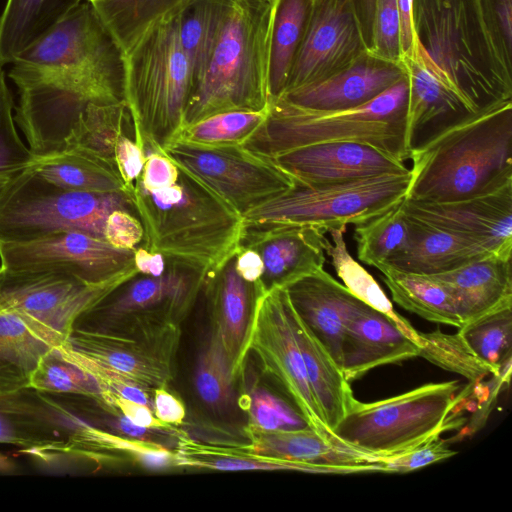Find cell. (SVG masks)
Returning a JSON list of instances; mask_svg holds the SVG:
<instances>
[{
	"label": "cell",
	"mask_w": 512,
	"mask_h": 512,
	"mask_svg": "<svg viewBox=\"0 0 512 512\" xmlns=\"http://www.w3.org/2000/svg\"><path fill=\"white\" fill-rule=\"evenodd\" d=\"M413 27L476 113L512 101V0H412Z\"/></svg>",
	"instance_id": "1"
},
{
	"label": "cell",
	"mask_w": 512,
	"mask_h": 512,
	"mask_svg": "<svg viewBox=\"0 0 512 512\" xmlns=\"http://www.w3.org/2000/svg\"><path fill=\"white\" fill-rule=\"evenodd\" d=\"M173 185L148 191L136 180L129 194L144 228L143 246L188 266L205 281L240 249L244 217L188 173Z\"/></svg>",
	"instance_id": "2"
},
{
	"label": "cell",
	"mask_w": 512,
	"mask_h": 512,
	"mask_svg": "<svg viewBox=\"0 0 512 512\" xmlns=\"http://www.w3.org/2000/svg\"><path fill=\"white\" fill-rule=\"evenodd\" d=\"M407 199L442 203L512 182V101L475 113L411 151Z\"/></svg>",
	"instance_id": "3"
},
{
	"label": "cell",
	"mask_w": 512,
	"mask_h": 512,
	"mask_svg": "<svg viewBox=\"0 0 512 512\" xmlns=\"http://www.w3.org/2000/svg\"><path fill=\"white\" fill-rule=\"evenodd\" d=\"M275 3L234 1L194 82L184 126L220 112L261 111L269 107V53Z\"/></svg>",
	"instance_id": "4"
},
{
	"label": "cell",
	"mask_w": 512,
	"mask_h": 512,
	"mask_svg": "<svg viewBox=\"0 0 512 512\" xmlns=\"http://www.w3.org/2000/svg\"><path fill=\"white\" fill-rule=\"evenodd\" d=\"M181 11L158 19L123 54L124 102L146 150L161 152L184 127L193 73L180 40Z\"/></svg>",
	"instance_id": "5"
},
{
	"label": "cell",
	"mask_w": 512,
	"mask_h": 512,
	"mask_svg": "<svg viewBox=\"0 0 512 512\" xmlns=\"http://www.w3.org/2000/svg\"><path fill=\"white\" fill-rule=\"evenodd\" d=\"M407 98V77L372 101L347 110L313 111L272 98L266 120L243 146L272 157L316 143L351 141L405 161Z\"/></svg>",
	"instance_id": "6"
},
{
	"label": "cell",
	"mask_w": 512,
	"mask_h": 512,
	"mask_svg": "<svg viewBox=\"0 0 512 512\" xmlns=\"http://www.w3.org/2000/svg\"><path fill=\"white\" fill-rule=\"evenodd\" d=\"M458 390L453 380L369 403L353 397L331 433L347 447L373 457L403 453L460 424L449 417L464 395H456Z\"/></svg>",
	"instance_id": "7"
},
{
	"label": "cell",
	"mask_w": 512,
	"mask_h": 512,
	"mask_svg": "<svg viewBox=\"0 0 512 512\" xmlns=\"http://www.w3.org/2000/svg\"><path fill=\"white\" fill-rule=\"evenodd\" d=\"M76 325L58 351L73 362L109 370L145 390L173 378L180 328L174 319L131 314Z\"/></svg>",
	"instance_id": "8"
},
{
	"label": "cell",
	"mask_w": 512,
	"mask_h": 512,
	"mask_svg": "<svg viewBox=\"0 0 512 512\" xmlns=\"http://www.w3.org/2000/svg\"><path fill=\"white\" fill-rule=\"evenodd\" d=\"M117 209L135 214L126 193L66 190L25 168L0 183V242L73 230L104 238L106 219Z\"/></svg>",
	"instance_id": "9"
},
{
	"label": "cell",
	"mask_w": 512,
	"mask_h": 512,
	"mask_svg": "<svg viewBox=\"0 0 512 512\" xmlns=\"http://www.w3.org/2000/svg\"><path fill=\"white\" fill-rule=\"evenodd\" d=\"M411 171L356 181L294 186L244 216L246 226L312 225L327 233L380 215L407 196Z\"/></svg>",
	"instance_id": "10"
},
{
	"label": "cell",
	"mask_w": 512,
	"mask_h": 512,
	"mask_svg": "<svg viewBox=\"0 0 512 512\" xmlns=\"http://www.w3.org/2000/svg\"><path fill=\"white\" fill-rule=\"evenodd\" d=\"M12 64L20 71L86 78L123 95V53L87 0H82Z\"/></svg>",
	"instance_id": "11"
},
{
	"label": "cell",
	"mask_w": 512,
	"mask_h": 512,
	"mask_svg": "<svg viewBox=\"0 0 512 512\" xmlns=\"http://www.w3.org/2000/svg\"><path fill=\"white\" fill-rule=\"evenodd\" d=\"M139 275L135 266L99 283L58 272L0 274V310L11 311L50 337L58 347L75 325L124 283Z\"/></svg>",
	"instance_id": "12"
},
{
	"label": "cell",
	"mask_w": 512,
	"mask_h": 512,
	"mask_svg": "<svg viewBox=\"0 0 512 512\" xmlns=\"http://www.w3.org/2000/svg\"><path fill=\"white\" fill-rule=\"evenodd\" d=\"M161 152L243 217L295 183L271 158L243 145H198L175 139Z\"/></svg>",
	"instance_id": "13"
},
{
	"label": "cell",
	"mask_w": 512,
	"mask_h": 512,
	"mask_svg": "<svg viewBox=\"0 0 512 512\" xmlns=\"http://www.w3.org/2000/svg\"><path fill=\"white\" fill-rule=\"evenodd\" d=\"M252 351L267 373L300 409L311 427L339 442L325 426L311 392L295 336L285 287L259 290L252 309L245 352Z\"/></svg>",
	"instance_id": "14"
},
{
	"label": "cell",
	"mask_w": 512,
	"mask_h": 512,
	"mask_svg": "<svg viewBox=\"0 0 512 512\" xmlns=\"http://www.w3.org/2000/svg\"><path fill=\"white\" fill-rule=\"evenodd\" d=\"M0 266L6 272H58L87 283H99L134 263L133 250L116 249L102 237L73 230L0 242Z\"/></svg>",
	"instance_id": "15"
},
{
	"label": "cell",
	"mask_w": 512,
	"mask_h": 512,
	"mask_svg": "<svg viewBox=\"0 0 512 512\" xmlns=\"http://www.w3.org/2000/svg\"><path fill=\"white\" fill-rule=\"evenodd\" d=\"M366 52L353 1L317 0L311 4L305 35L283 94L333 76Z\"/></svg>",
	"instance_id": "16"
},
{
	"label": "cell",
	"mask_w": 512,
	"mask_h": 512,
	"mask_svg": "<svg viewBox=\"0 0 512 512\" xmlns=\"http://www.w3.org/2000/svg\"><path fill=\"white\" fill-rule=\"evenodd\" d=\"M407 215L465 238L492 255L511 257L512 182L474 197L442 203L403 200Z\"/></svg>",
	"instance_id": "17"
},
{
	"label": "cell",
	"mask_w": 512,
	"mask_h": 512,
	"mask_svg": "<svg viewBox=\"0 0 512 512\" xmlns=\"http://www.w3.org/2000/svg\"><path fill=\"white\" fill-rule=\"evenodd\" d=\"M86 422L45 393L23 389L0 393V444L43 455L75 453Z\"/></svg>",
	"instance_id": "18"
},
{
	"label": "cell",
	"mask_w": 512,
	"mask_h": 512,
	"mask_svg": "<svg viewBox=\"0 0 512 512\" xmlns=\"http://www.w3.org/2000/svg\"><path fill=\"white\" fill-rule=\"evenodd\" d=\"M269 158L295 181L305 184L348 182L410 171L398 157L351 141L316 143Z\"/></svg>",
	"instance_id": "19"
},
{
	"label": "cell",
	"mask_w": 512,
	"mask_h": 512,
	"mask_svg": "<svg viewBox=\"0 0 512 512\" xmlns=\"http://www.w3.org/2000/svg\"><path fill=\"white\" fill-rule=\"evenodd\" d=\"M408 82L406 147L417 149L445 129L475 114L439 77L417 37L401 58Z\"/></svg>",
	"instance_id": "20"
},
{
	"label": "cell",
	"mask_w": 512,
	"mask_h": 512,
	"mask_svg": "<svg viewBox=\"0 0 512 512\" xmlns=\"http://www.w3.org/2000/svg\"><path fill=\"white\" fill-rule=\"evenodd\" d=\"M327 232L312 225L246 226L241 246L263 262V290L286 287L323 268Z\"/></svg>",
	"instance_id": "21"
},
{
	"label": "cell",
	"mask_w": 512,
	"mask_h": 512,
	"mask_svg": "<svg viewBox=\"0 0 512 512\" xmlns=\"http://www.w3.org/2000/svg\"><path fill=\"white\" fill-rule=\"evenodd\" d=\"M141 276L124 283L85 316L105 319L140 314L176 320L188 310L205 282L196 270L171 261L162 275Z\"/></svg>",
	"instance_id": "22"
},
{
	"label": "cell",
	"mask_w": 512,
	"mask_h": 512,
	"mask_svg": "<svg viewBox=\"0 0 512 512\" xmlns=\"http://www.w3.org/2000/svg\"><path fill=\"white\" fill-rule=\"evenodd\" d=\"M406 77L402 63L369 52L333 76L278 97L313 111H339L364 105Z\"/></svg>",
	"instance_id": "23"
},
{
	"label": "cell",
	"mask_w": 512,
	"mask_h": 512,
	"mask_svg": "<svg viewBox=\"0 0 512 512\" xmlns=\"http://www.w3.org/2000/svg\"><path fill=\"white\" fill-rule=\"evenodd\" d=\"M341 352V370L350 382L378 366L418 357L420 348L390 317L360 301L346 325Z\"/></svg>",
	"instance_id": "24"
},
{
	"label": "cell",
	"mask_w": 512,
	"mask_h": 512,
	"mask_svg": "<svg viewBox=\"0 0 512 512\" xmlns=\"http://www.w3.org/2000/svg\"><path fill=\"white\" fill-rule=\"evenodd\" d=\"M285 289L298 317L341 369L346 325L361 300L323 268L290 283Z\"/></svg>",
	"instance_id": "25"
},
{
	"label": "cell",
	"mask_w": 512,
	"mask_h": 512,
	"mask_svg": "<svg viewBox=\"0 0 512 512\" xmlns=\"http://www.w3.org/2000/svg\"><path fill=\"white\" fill-rule=\"evenodd\" d=\"M246 449L263 457L333 468L338 474L381 472L378 458L334 442L314 429L265 431L247 426Z\"/></svg>",
	"instance_id": "26"
},
{
	"label": "cell",
	"mask_w": 512,
	"mask_h": 512,
	"mask_svg": "<svg viewBox=\"0 0 512 512\" xmlns=\"http://www.w3.org/2000/svg\"><path fill=\"white\" fill-rule=\"evenodd\" d=\"M430 276L451 292L462 325L499 309L512 307L511 257L489 255Z\"/></svg>",
	"instance_id": "27"
},
{
	"label": "cell",
	"mask_w": 512,
	"mask_h": 512,
	"mask_svg": "<svg viewBox=\"0 0 512 512\" xmlns=\"http://www.w3.org/2000/svg\"><path fill=\"white\" fill-rule=\"evenodd\" d=\"M204 285L210 302L213 324L217 328L234 378L246 357L245 344L259 283L245 281L236 271L234 257Z\"/></svg>",
	"instance_id": "28"
},
{
	"label": "cell",
	"mask_w": 512,
	"mask_h": 512,
	"mask_svg": "<svg viewBox=\"0 0 512 512\" xmlns=\"http://www.w3.org/2000/svg\"><path fill=\"white\" fill-rule=\"evenodd\" d=\"M407 216L410 220L408 245L383 266L403 272L436 275L492 255L465 238Z\"/></svg>",
	"instance_id": "29"
},
{
	"label": "cell",
	"mask_w": 512,
	"mask_h": 512,
	"mask_svg": "<svg viewBox=\"0 0 512 512\" xmlns=\"http://www.w3.org/2000/svg\"><path fill=\"white\" fill-rule=\"evenodd\" d=\"M291 316L311 392L323 422L331 432L345 415L354 397L353 391L340 367L298 317L292 305Z\"/></svg>",
	"instance_id": "30"
},
{
	"label": "cell",
	"mask_w": 512,
	"mask_h": 512,
	"mask_svg": "<svg viewBox=\"0 0 512 512\" xmlns=\"http://www.w3.org/2000/svg\"><path fill=\"white\" fill-rule=\"evenodd\" d=\"M56 347L18 314L0 310V393L28 389L38 364Z\"/></svg>",
	"instance_id": "31"
},
{
	"label": "cell",
	"mask_w": 512,
	"mask_h": 512,
	"mask_svg": "<svg viewBox=\"0 0 512 512\" xmlns=\"http://www.w3.org/2000/svg\"><path fill=\"white\" fill-rule=\"evenodd\" d=\"M26 168L45 181L66 190L127 194L126 186L115 166L78 151L61 149L41 155L33 154Z\"/></svg>",
	"instance_id": "32"
},
{
	"label": "cell",
	"mask_w": 512,
	"mask_h": 512,
	"mask_svg": "<svg viewBox=\"0 0 512 512\" xmlns=\"http://www.w3.org/2000/svg\"><path fill=\"white\" fill-rule=\"evenodd\" d=\"M82 0H7L0 15V66L15 59Z\"/></svg>",
	"instance_id": "33"
},
{
	"label": "cell",
	"mask_w": 512,
	"mask_h": 512,
	"mask_svg": "<svg viewBox=\"0 0 512 512\" xmlns=\"http://www.w3.org/2000/svg\"><path fill=\"white\" fill-rule=\"evenodd\" d=\"M135 134L130 111L124 101L112 104L91 103L80 113L63 149L78 151L115 164L121 140Z\"/></svg>",
	"instance_id": "34"
},
{
	"label": "cell",
	"mask_w": 512,
	"mask_h": 512,
	"mask_svg": "<svg viewBox=\"0 0 512 512\" xmlns=\"http://www.w3.org/2000/svg\"><path fill=\"white\" fill-rule=\"evenodd\" d=\"M393 301L427 321L461 327L455 300L449 289L430 275L403 272L389 266L378 268Z\"/></svg>",
	"instance_id": "35"
},
{
	"label": "cell",
	"mask_w": 512,
	"mask_h": 512,
	"mask_svg": "<svg viewBox=\"0 0 512 512\" xmlns=\"http://www.w3.org/2000/svg\"><path fill=\"white\" fill-rule=\"evenodd\" d=\"M310 10V0H277L275 3L269 53L270 99L280 97L286 89Z\"/></svg>",
	"instance_id": "36"
},
{
	"label": "cell",
	"mask_w": 512,
	"mask_h": 512,
	"mask_svg": "<svg viewBox=\"0 0 512 512\" xmlns=\"http://www.w3.org/2000/svg\"><path fill=\"white\" fill-rule=\"evenodd\" d=\"M177 466L220 471L293 470L309 473L338 474L333 468L266 458L246 448L208 446L185 437L179 438Z\"/></svg>",
	"instance_id": "37"
},
{
	"label": "cell",
	"mask_w": 512,
	"mask_h": 512,
	"mask_svg": "<svg viewBox=\"0 0 512 512\" xmlns=\"http://www.w3.org/2000/svg\"><path fill=\"white\" fill-rule=\"evenodd\" d=\"M193 0H95L101 22L124 54L158 19L183 10Z\"/></svg>",
	"instance_id": "38"
},
{
	"label": "cell",
	"mask_w": 512,
	"mask_h": 512,
	"mask_svg": "<svg viewBox=\"0 0 512 512\" xmlns=\"http://www.w3.org/2000/svg\"><path fill=\"white\" fill-rule=\"evenodd\" d=\"M346 226L331 229L325 253L331 258L338 277L344 286L358 299L390 317L398 327L418 344L417 331L404 317L398 314L373 276L350 255L344 239Z\"/></svg>",
	"instance_id": "39"
},
{
	"label": "cell",
	"mask_w": 512,
	"mask_h": 512,
	"mask_svg": "<svg viewBox=\"0 0 512 512\" xmlns=\"http://www.w3.org/2000/svg\"><path fill=\"white\" fill-rule=\"evenodd\" d=\"M358 259L377 269L387 265L408 245L410 220L403 200L386 212L355 225Z\"/></svg>",
	"instance_id": "40"
},
{
	"label": "cell",
	"mask_w": 512,
	"mask_h": 512,
	"mask_svg": "<svg viewBox=\"0 0 512 512\" xmlns=\"http://www.w3.org/2000/svg\"><path fill=\"white\" fill-rule=\"evenodd\" d=\"M235 0H193L180 14V40L190 61L193 85ZM193 88V87H192Z\"/></svg>",
	"instance_id": "41"
},
{
	"label": "cell",
	"mask_w": 512,
	"mask_h": 512,
	"mask_svg": "<svg viewBox=\"0 0 512 512\" xmlns=\"http://www.w3.org/2000/svg\"><path fill=\"white\" fill-rule=\"evenodd\" d=\"M234 379L220 334L213 324L197 357L194 374L197 395L208 407L226 410L233 401Z\"/></svg>",
	"instance_id": "42"
},
{
	"label": "cell",
	"mask_w": 512,
	"mask_h": 512,
	"mask_svg": "<svg viewBox=\"0 0 512 512\" xmlns=\"http://www.w3.org/2000/svg\"><path fill=\"white\" fill-rule=\"evenodd\" d=\"M268 109L220 112L184 126L176 139L198 145H243L264 123Z\"/></svg>",
	"instance_id": "43"
},
{
	"label": "cell",
	"mask_w": 512,
	"mask_h": 512,
	"mask_svg": "<svg viewBox=\"0 0 512 512\" xmlns=\"http://www.w3.org/2000/svg\"><path fill=\"white\" fill-rule=\"evenodd\" d=\"M458 333L484 363L500 373L511 362L512 307L484 315L458 328Z\"/></svg>",
	"instance_id": "44"
},
{
	"label": "cell",
	"mask_w": 512,
	"mask_h": 512,
	"mask_svg": "<svg viewBox=\"0 0 512 512\" xmlns=\"http://www.w3.org/2000/svg\"><path fill=\"white\" fill-rule=\"evenodd\" d=\"M419 356L433 364L465 377L470 384H477L486 376H498L494 368L484 363L470 349L462 336L440 330L419 332Z\"/></svg>",
	"instance_id": "45"
},
{
	"label": "cell",
	"mask_w": 512,
	"mask_h": 512,
	"mask_svg": "<svg viewBox=\"0 0 512 512\" xmlns=\"http://www.w3.org/2000/svg\"><path fill=\"white\" fill-rule=\"evenodd\" d=\"M28 389L45 394L81 395L103 403V391L95 378L66 359L57 347L42 358Z\"/></svg>",
	"instance_id": "46"
},
{
	"label": "cell",
	"mask_w": 512,
	"mask_h": 512,
	"mask_svg": "<svg viewBox=\"0 0 512 512\" xmlns=\"http://www.w3.org/2000/svg\"><path fill=\"white\" fill-rule=\"evenodd\" d=\"M249 416L248 426L265 431L308 429L311 425L288 397L266 389H253L244 407Z\"/></svg>",
	"instance_id": "47"
},
{
	"label": "cell",
	"mask_w": 512,
	"mask_h": 512,
	"mask_svg": "<svg viewBox=\"0 0 512 512\" xmlns=\"http://www.w3.org/2000/svg\"><path fill=\"white\" fill-rule=\"evenodd\" d=\"M12 112L13 99L8 88L0 99V183L24 170L33 157L18 135Z\"/></svg>",
	"instance_id": "48"
},
{
	"label": "cell",
	"mask_w": 512,
	"mask_h": 512,
	"mask_svg": "<svg viewBox=\"0 0 512 512\" xmlns=\"http://www.w3.org/2000/svg\"><path fill=\"white\" fill-rule=\"evenodd\" d=\"M370 54L401 63L400 14L397 0H375Z\"/></svg>",
	"instance_id": "49"
},
{
	"label": "cell",
	"mask_w": 512,
	"mask_h": 512,
	"mask_svg": "<svg viewBox=\"0 0 512 512\" xmlns=\"http://www.w3.org/2000/svg\"><path fill=\"white\" fill-rule=\"evenodd\" d=\"M455 454L456 451L449 448L447 441L437 436L403 453L379 457L378 463L382 472L407 473Z\"/></svg>",
	"instance_id": "50"
},
{
	"label": "cell",
	"mask_w": 512,
	"mask_h": 512,
	"mask_svg": "<svg viewBox=\"0 0 512 512\" xmlns=\"http://www.w3.org/2000/svg\"><path fill=\"white\" fill-rule=\"evenodd\" d=\"M103 237L116 249L134 250L144 239V228L134 213L117 209L107 217Z\"/></svg>",
	"instance_id": "51"
},
{
	"label": "cell",
	"mask_w": 512,
	"mask_h": 512,
	"mask_svg": "<svg viewBox=\"0 0 512 512\" xmlns=\"http://www.w3.org/2000/svg\"><path fill=\"white\" fill-rule=\"evenodd\" d=\"M149 151L137 181L148 191L167 188L177 182L180 170L165 154L155 150Z\"/></svg>",
	"instance_id": "52"
},
{
	"label": "cell",
	"mask_w": 512,
	"mask_h": 512,
	"mask_svg": "<svg viewBox=\"0 0 512 512\" xmlns=\"http://www.w3.org/2000/svg\"><path fill=\"white\" fill-rule=\"evenodd\" d=\"M154 415L168 426L179 425L186 416L183 402L166 389V386L153 390Z\"/></svg>",
	"instance_id": "53"
},
{
	"label": "cell",
	"mask_w": 512,
	"mask_h": 512,
	"mask_svg": "<svg viewBox=\"0 0 512 512\" xmlns=\"http://www.w3.org/2000/svg\"><path fill=\"white\" fill-rule=\"evenodd\" d=\"M114 410L119 411L123 417L131 423L146 427L171 429L170 426L161 422L152 412L151 408L145 404L131 401L124 398H116L113 402Z\"/></svg>",
	"instance_id": "54"
},
{
	"label": "cell",
	"mask_w": 512,
	"mask_h": 512,
	"mask_svg": "<svg viewBox=\"0 0 512 512\" xmlns=\"http://www.w3.org/2000/svg\"><path fill=\"white\" fill-rule=\"evenodd\" d=\"M133 263L138 274L151 277L162 275L169 265L164 255L148 250L143 245L133 250Z\"/></svg>",
	"instance_id": "55"
},
{
	"label": "cell",
	"mask_w": 512,
	"mask_h": 512,
	"mask_svg": "<svg viewBox=\"0 0 512 512\" xmlns=\"http://www.w3.org/2000/svg\"><path fill=\"white\" fill-rule=\"evenodd\" d=\"M237 273L247 282L259 283L263 275V262L259 254L250 247L240 246L234 256Z\"/></svg>",
	"instance_id": "56"
},
{
	"label": "cell",
	"mask_w": 512,
	"mask_h": 512,
	"mask_svg": "<svg viewBox=\"0 0 512 512\" xmlns=\"http://www.w3.org/2000/svg\"><path fill=\"white\" fill-rule=\"evenodd\" d=\"M400 14L401 58L410 52L416 38L412 20V0H397Z\"/></svg>",
	"instance_id": "57"
},
{
	"label": "cell",
	"mask_w": 512,
	"mask_h": 512,
	"mask_svg": "<svg viewBox=\"0 0 512 512\" xmlns=\"http://www.w3.org/2000/svg\"><path fill=\"white\" fill-rule=\"evenodd\" d=\"M356 17L368 52L372 43V24L375 0H352Z\"/></svg>",
	"instance_id": "58"
},
{
	"label": "cell",
	"mask_w": 512,
	"mask_h": 512,
	"mask_svg": "<svg viewBox=\"0 0 512 512\" xmlns=\"http://www.w3.org/2000/svg\"><path fill=\"white\" fill-rule=\"evenodd\" d=\"M7 89H8V86H7L6 80H5V73H4L2 66H0V99Z\"/></svg>",
	"instance_id": "59"
},
{
	"label": "cell",
	"mask_w": 512,
	"mask_h": 512,
	"mask_svg": "<svg viewBox=\"0 0 512 512\" xmlns=\"http://www.w3.org/2000/svg\"><path fill=\"white\" fill-rule=\"evenodd\" d=\"M310 1H311V4H312V3L316 2L317 0H310Z\"/></svg>",
	"instance_id": "60"
},
{
	"label": "cell",
	"mask_w": 512,
	"mask_h": 512,
	"mask_svg": "<svg viewBox=\"0 0 512 512\" xmlns=\"http://www.w3.org/2000/svg\"><path fill=\"white\" fill-rule=\"evenodd\" d=\"M2 270H3V269H2V267L0 266V274L2 273Z\"/></svg>",
	"instance_id": "61"
},
{
	"label": "cell",
	"mask_w": 512,
	"mask_h": 512,
	"mask_svg": "<svg viewBox=\"0 0 512 512\" xmlns=\"http://www.w3.org/2000/svg\"><path fill=\"white\" fill-rule=\"evenodd\" d=\"M269 1H271V2H274V3H275L277 0H269Z\"/></svg>",
	"instance_id": "62"
},
{
	"label": "cell",
	"mask_w": 512,
	"mask_h": 512,
	"mask_svg": "<svg viewBox=\"0 0 512 512\" xmlns=\"http://www.w3.org/2000/svg\"><path fill=\"white\" fill-rule=\"evenodd\" d=\"M87 1H89V2H93V1H95V0H87Z\"/></svg>",
	"instance_id": "63"
}]
</instances>
